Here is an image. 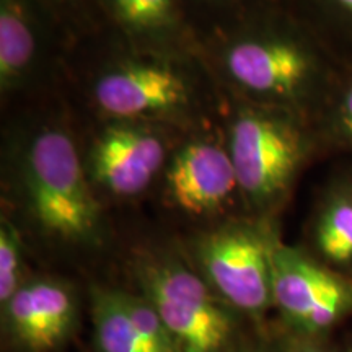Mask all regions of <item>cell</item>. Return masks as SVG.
I'll return each instance as SVG.
<instances>
[{
    "label": "cell",
    "instance_id": "6da1fadb",
    "mask_svg": "<svg viewBox=\"0 0 352 352\" xmlns=\"http://www.w3.org/2000/svg\"><path fill=\"white\" fill-rule=\"evenodd\" d=\"M258 19L256 32L230 44L228 74L272 108L314 122L347 67L285 3H267Z\"/></svg>",
    "mask_w": 352,
    "mask_h": 352
},
{
    "label": "cell",
    "instance_id": "7a4b0ae2",
    "mask_svg": "<svg viewBox=\"0 0 352 352\" xmlns=\"http://www.w3.org/2000/svg\"><path fill=\"white\" fill-rule=\"evenodd\" d=\"M318 147L314 124L285 109L241 113L232 126L230 158L236 182L258 206L287 195Z\"/></svg>",
    "mask_w": 352,
    "mask_h": 352
},
{
    "label": "cell",
    "instance_id": "3957f363",
    "mask_svg": "<svg viewBox=\"0 0 352 352\" xmlns=\"http://www.w3.org/2000/svg\"><path fill=\"white\" fill-rule=\"evenodd\" d=\"M30 208L44 230L88 241L100 228L98 202L88 188L74 140L63 131L39 132L25 160Z\"/></svg>",
    "mask_w": 352,
    "mask_h": 352
},
{
    "label": "cell",
    "instance_id": "277c9868",
    "mask_svg": "<svg viewBox=\"0 0 352 352\" xmlns=\"http://www.w3.org/2000/svg\"><path fill=\"white\" fill-rule=\"evenodd\" d=\"M135 274L176 352H227L235 323L206 280L175 259H147Z\"/></svg>",
    "mask_w": 352,
    "mask_h": 352
},
{
    "label": "cell",
    "instance_id": "5b68a950",
    "mask_svg": "<svg viewBox=\"0 0 352 352\" xmlns=\"http://www.w3.org/2000/svg\"><path fill=\"white\" fill-rule=\"evenodd\" d=\"M276 239L258 228L227 226L201 240L197 258L206 283L236 310L261 316L272 302Z\"/></svg>",
    "mask_w": 352,
    "mask_h": 352
},
{
    "label": "cell",
    "instance_id": "8992f818",
    "mask_svg": "<svg viewBox=\"0 0 352 352\" xmlns=\"http://www.w3.org/2000/svg\"><path fill=\"white\" fill-rule=\"evenodd\" d=\"M272 302L303 336L318 334L352 311V279L302 250L274 241Z\"/></svg>",
    "mask_w": 352,
    "mask_h": 352
},
{
    "label": "cell",
    "instance_id": "52a82bcc",
    "mask_svg": "<svg viewBox=\"0 0 352 352\" xmlns=\"http://www.w3.org/2000/svg\"><path fill=\"white\" fill-rule=\"evenodd\" d=\"M8 336L30 352H47L69 336L77 321V300L67 285L54 279L21 284L2 307Z\"/></svg>",
    "mask_w": 352,
    "mask_h": 352
},
{
    "label": "cell",
    "instance_id": "ba28073f",
    "mask_svg": "<svg viewBox=\"0 0 352 352\" xmlns=\"http://www.w3.org/2000/svg\"><path fill=\"white\" fill-rule=\"evenodd\" d=\"M95 100L109 116H153L179 109L188 103L184 78L160 63H129L114 67L98 78Z\"/></svg>",
    "mask_w": 352,
    "mask_h": 352
},
{
    "label": "cell",
    "instance_id": "9c48e42d",
    "mask_svg": "<svg viewBox=\"0 0 352 352\" xmlns=\"http://www.w3.org/2000/svg\"><path fill=\"white\" fill-rule=\"evenodd\" d=\"M164 140L135 126L108 127L90 153L96 183L116 196H135L151 184L165 162Z\"/></svg>",
    "mask_w": 352,
    "mask_h": 352
},
{
    "label": "cell",
    "instance_id": "30bf717a",
    "mask_svg": "<svg viewBox=\"0 0 352 352\" xmlns=\"http://www.w3.org/2000/svg\"><path fill=\"white\" fill-rule=\"evenodd\" d=\"M91 320L98 352H176L160 315L144 296L95 287Z\"/></svg>",
    "mask_w": 352,
    "mask_h": 352
},
{
    "label": "cell",
    "instance_id": "8fae6325",
    "mask_svg": "<svg viewBox=\"0 0 352 352\" xmlns=\"http://www.w3.org/2000/svg\"><path fill=\"white\" fill-rule=\"evenodd\" d=\"M236 186L230 153L209 142H192L182 148L166 173L171 201L189 214L219 209Z\"/></svg>",
    "mask_w": 352,
    "mask_h": 352
},
{
    "label": "cell",
    "instance_id": "7c38bea8",
    "mask_svg": "<svg viewBox=\"0 0 352 352\" xmlns=\"http://www.w3.org/2000/svg\"><path fill=\"white\" fill-rule=\"evenodd\" d=\"M36 0H0V85H15L32 64L39 10Z\"/></svg>",
    "mask_w": 352,
    "mask_h": 352
},
{
    "label": "cell",
    "instance_id": "4fadbf2b",
    "mask_svg": "<svg viewBox=\"0 0 352 352\" xmlns=\"http://www.w3.org/2000/svg\"><path fill=\"white\" fill-rule=\"evenodd\" d=\"M314 243L328 264L352 270V175L328 188L315 217Z\"/></svg>",
    "mask_w": 352,
    "mask_h": 352
},
{
    "label": "cell",
    "instance_id": "5bb4252c",
    "mask_svg": "<svg viewBox=\"0 0 352 352\" xmlns=\"http://www.w3.org/2000/svg\"><path fill=\"white\" fill-rule=\"evenodd\" d=\"M283 3L328 44L338 59L344 54L346 67L352 69V0H284Z\"/></svg>",
    "mask_w": 352,
    "mask_h": 352
},
{
    "label": "cell",
    "instance_id": "9a60e30c",
    "mask_svg": "<svg viewBox=\"0 0 352 352\" xmlns=\"http://www.w3.org/2000/svg\"><path fill=\"white\" fill-rule=\"evenodd\" d=\"M127 32L138 36H166L183 23V0H98Z\"/></svg>",
    "mask_w": 352,
    "mask_h": 352
},
{
    "label": "cell",
    "instance_id": "2e32d148",
    "mask_svg": "<svg viewBox=\"0 0 352 352\" xmlns=\"http://www.w3.org/2000/svg\"><path fill=\"white\" fill-rule=\"evenodd\" d=\"M311 124L318 145L352 152V69L346 70L327 107Z\"/></svg>",
    "mask_w": 352,
    "mask_h": 352
},
{
    "label": "cell",
    "instance_id": "e0dca14e",
    "mask_svg": "<svg viewBox=\"0 0 352 352\" xmlns=\"http://www.w3.org/2000/svg\"><path fill=\"white\" fill-rule=\"evenodd\" d=\"M21 239L10 222L3 220L0 227V303L2 307L21 287Z\"/></svg>",
    "mask_w": 352,
    "mask_h": 352
},
{
    "label": "cell",
    "instance_id": "ac0fdd59",
    "mask_svg": "<svg viewBox=\"0 0 352 352\" xmlns=\"http://www.w3.org/2000/svg\"><path fill=\"white\" fill-rule=\"evenodd\" d=\"M47 12L59 13V15H82L90 10L91 3H98V0H36Z\"/></svg>",
    "mask_w": 352,
    "mask_h": 352
},
{
    "label": "cell",
    "instance_id": "d6986e66",
    "mask_svg": "<svg viewBox=\"0 0 352 352\" xmlns=\"http://www.w3.org/2000/svg\"><path fill=\"white\" fill-rule=\"evenodd\" d=\"M199 3H206V6L212 7H223V8H232L239 6H250V3H256V6H264V3H272V2H284V0H196Z\"/></svg>",
    "mask_w": 352,
    "mask_h": 352
},
{
    "label": "cell",
    "instance_id": "ffe728a7",
    "mask_svg": "<svg viewBox=\"0 0 352 352\" xmlns=\"http://www.w3.org/2000/svg\"><path fill=\"white\" fill-rule=\"evenodd\" d=\"M287 352H333V351L324 349V347H321L320 344H315V342H310V341H297L289 346Z\"/></svg>",
    "mask_w": 352,
    "mask_h": 352
},
{
    "label": "cell",
    "instance_id": "44dd1931",
    "mask_svg": "<svg viewBox=\"0 0 352 352\" xmlns=\"http://www.w3.org/2000/svg\"><path fill=\"white\" fill-rule=\"evenodd\" d=\"M246 352H258V351H246Z\"/></svg>",
    "mask_w": 352,
    "mask_h": 352
}]
</instances>
